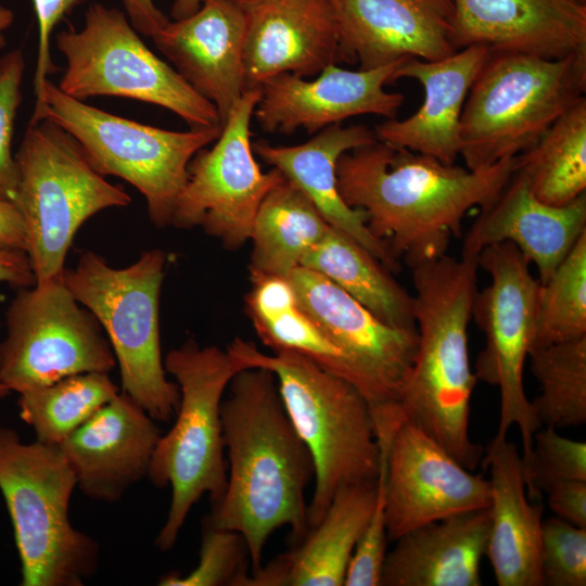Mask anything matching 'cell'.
Returning a JSON list of instances; mask_svg holds the SVG:
<instances>
[{
  "instance_id": "obj_1",
  "label": "cell",
  "mask_w": 586,
  "mask_h": 586,
  "mask_svg": "<svg viewBox=\"0 0 586 586\" xmlns=\"http://www.w3.org/2000/svg\"><path fill=\"white\" fill-rule=\"evenodd\" d=\"M228 387L220 405L227 486L204 522L240 533L255 572L275 531L288 526L295 544L306 536L305 491L315 477V464L289 418L272 371L243 369Z\"/></svg>"
},
{
  "instance_id": "obj_2",
  "label": "cell",
  "mask_w": 586,
  "mask_h": 586,
  "mask_svg": "<svg viewBox=\"0 0 586 586\" xmlns=\"http://www.w3.org/2000/svg\"><path fill=\"white\" fill-rule=\"evenodd\" d=\"M518 165L519 155L471 170L377 140L342 154L336 180L343 201L411 268L445 255L466 214L491 204Z\"/></svg>"
},
{
  "instance_id": "obj_3",
  "label": "cell",
  "mask_w": 586,
  "mask_h": 586,
  "mask_svg": "<svg viewBox=\"0 0 586 586\" xmlns=\"http://www.w3.org/2000/svg\"><path fill=\"white\" fill-rule=\"evenodd\" d=\"M477 256L442 255L411 267L418 345L397 402L402 418L474 470L483 448L469 434L477 379L470 367L468 326L477 292Z\"/></svg>"
},
{
  "instance_id": "obj_4",
  "label": "cell",
  "mask_w": 586,
  "mask_h": 586,
  "mask_svg": "<svg viewBox=\"0 0 586 586\" xmlns=\"http://www.w3.org/2000/svg\"><path fill=\"white\" fill-rule=\"evenodd\" d=\"M227 352L243 369L265 368L277 379L289 418L315 464L309 528L319 523L340 488L378 479L374 422L368 402L353 384L293 352L266 355L238 337Z\"/></svg>"
},
{
  "instance_id": "obj_5",
  "label": "cell",
  "mask_w": 586,
  "mask_h": 586,
  "mask_svg": "<svg viewBox=\"0 0 586 586\" xmlns=\"http://www.w3.org/2000/svg\"><path fill=\"white\" fill-rule=\"evenodd\" d=\"M164 368L177 381L180 400L174 425L156 444L146 477L156 487H171L167 518L155 539L167 551L193 505L207 494L215 506L225 493L228 464L220 405L229 382L243 368L227 349L201 347L193 340L169 351Z\"/></svg>"
},
{
  "instance_id": "obj_6",
  "label": "cell",
  "mask_w": 586,
  "mask_h": 586,
  "mask_svg": "<svg viewBox=\"0 0 586 586\" xmlns=\"http://www.w3.org/2000/svg\"><path fill=\"white\" fill-rule=\"evenodd\" d=\"M585 91L586 53L550 60L489 52L461 113L466 167L488 168L525 152Z\"/></svg>"
},
{
  "instance_id": "obj_7",
  "label": "cell",
  "mask_w": 586,
  "mask_h": 586,
  "mask_svg": "<svg viewBox=\"0 0 586 586\" xmlns=\"http://www.w3.org/2000/svg\"><path fill=\"white\" fill-rule=\"evenodd\" d=\"M75 474L59 445L24 443L0 425V491L21 561L22 586H81L98 570L100 547L69 520Z\"/></svg>"
},
{
  "instance_id": "obj_8",
  "label": "cell",
  "mask_w": 586,
  "mask_h": 586,
  "mask_svg": "<svg viewBox=\"0 0 586 586\" xmlns=\"http://www.w3.org/2000/svg\"><path fill=\"white\" fill-rule=\"evenodd\" d=\"M166 254L143 252L131 265L111 266L85 251L63 282L75 300L100 323L119 367L123 392L160 422L175 418L180 392L168 381L160 340V295Z\"/></svg>"
},
{
  "instance_id": "obj_9",
  "label": "cell",
  "mask_w": 586,
  "mask_h": 586,
  "mask_svg": "<svg viewBox=\"0 0 586 586\" xmlns=\"http://www.w3.org/2000/svg\"><path fill=\"white\" fill-rule=\"evenodd\" d=\"M20 209L36 283L63 278L79 228L95 214L125 207L130 195L89 163L79 143L48 119L30 122L15 154Z\"/></svg>"
},
{
  "instance_id": "obj_10",
  "label": "cell",
  "mask_w": 586,
  "mask_h": 586,
  "mask_svg": "<svg viewBox=\"0 0 586 586\" xmlns=\"http://www.w3.org/2000/svg\"><path fill=\"white\" fill-rule=\"evenodd\" d=\"M48 119L68 132L102 176L119 177L145 199L156 227L171 225L192 157L222 127L173 131L117 116L62 92L48 79L30 122Z\"/></svg>"
},
{
  "instance_id": "obj_11",
  "label": "cell",
  "mask_w": 586,
  "mask_h": 586,
  "mask_svg": "<svg viewBox=\"0 0 586 586\" xmlns=\"http://www.w3.org/2000/svg\"><path fill=\"white\" fill-rule=\"evenodd\" d=\"M56 46L66 59L58 87L72 98L123 97L167 109L193 129L222 127L215 105L156 56L116 9L90 5L82 29L60 31Z\"/></svg>"
},
{
  "instance_id": "obj_12",
  "label": "cell",
  "mask_w": 586,
  "mask_h": 586,
  "mask_svg": "<svg viewBox=\"0 0 586 586\" xmlns=\"http://www.w3.org/2000/svg\"><path fill=\"white\" fill-rule=\"evenodd\" d=\"M5 328L0 383L10 392L22 394L79 373H109L116 365L100 323L63 278L20 289L7 309Z\"/></svg>"
},
{
  "instance_id": "obj_13",
  "label": "cell",
  "mask_w": 586,
  "mask_h": 586,
  "mask_svg": "<svg viewBox=\"0 0 586 586\" xmlns=\"http://www.w3.org/2000/svg\"><path fill=\"white\" fill-rule=\"evenodd\" d=\"M479 267L491 278L477 291L472 319L485 335L474 374L477 381L495 385L500 393V418L496 436H507L517 425L522 438V462L531 455L533 435L542 426L523 384L530 354L540 282L530 270V262L509 242L484 247L477 254Z\"/></svg>"
},
{
  "instance_id": "obj_14",
  "label": "cell",
  "mask_w": 586,
  "mask_h": 586,
  "mask_svg": "<svg viewBox=\"0 0 586 586\" xmlns=\"http://www.w3.org/2000/svg\"><path fill=\"white\" fill-rule=\"evenodd\" d=\"M259 97V87L244 91L215 144L192 157L171 218L173 226L200 227L231 251L251 240L260 203L284 180L276 168L263 173L254 157L251 119Z\"/></svg>"
},
{
  "instance_id": "obj_15",
  "label": "cell",
  "mask_w": 586,
  "mask_h": 586,
  "mask_svg": "<svg viewBox=\"0 0 586 586\" xmlns=\"http://www.w3.org/2000/svg\"><path fill=\"white\" fill-rule=\"evenodd\" d=\"M301 309L347 357L370 408L397 403L410 374L417 329L379 320L323 275L303 266L288 276Z\"/></svg>"
},
{
  "instance_id": "obj_16",
  "label": "cell",
  "mask_w": 586,
  "mask_h": 586,
  "mask_svg": "<svg viewBox=\"0 0 586 586\" xmlns=\"http://www.w3.org/2000/svg\"><path fill=\"white\" fill-rule=\"evenodd\" d=\"M489 480L470 473L419 426L402 420L387 451L385 525L388 540L425 523L488 508Z\"/></svg>"
},
{
  "instance_id": "obj_17",
  "label": "cell",
  "mask_w": 586,
  "mask_h": 586,
  "mask_svg": "<svg viewBox=\"0 0 586 586\" xmlns=\"http://www.w3.org/2000/svg\"><path fill=\"white\" fill-rule=\"evenodd\" d=\"M406 59L388 65L351 71L336 64L326 66L318 77L282 73L259 86L260 97L253 116L266 132L292 135L298 128L308 135L365 114L397 118L404 95L388 92L385 86Z\"/></svg>"
},
{
  "instance_id": "obj_18",
  "label": "cell",
  "mask_w": 586,
  "mask_h": 586,
  "mask_svg": "<svg viewBox=\"0 0 586 586\" xmlns=\"http://www.w3.org/2000/svg\"><path fill=\"white\" fill-rule=\"evenodd\" d=\"M341 62L359 69L403 59L434 61L455 53L453 0H328Z\"/></svg>"
},
{
  "instance_id": "obj_19",
  "label": "cell",
  "mask_w": 586,
  "mask_h": 586,
  "mask_svg": "<svg viewBox=\"0 0 586 586\" xmlns=\"http://www.w3.org/2000/svg\"><path fill=\"white\" fill-rule=\"evenodd\" d=\"M245 17L243 65L246 90L282 73L319 74L341 62L328 0H238Z\"/></svg>"
},
{
  "instance_id": "obj_20",
  "label": "cell",
  "mask_w": 586,
  "mask_h": 586,
  "mask_svg": "<svg viewBox=\"0 0 586 586\" xmlns=\"http://www.w3.org/2000/svg\"><path fill=\"white\" fill-rule=\"evenodd\" d=\"M148 412L122 392L60 445L87 497L118 501L148 476L161 431Z\"/></svg>"
},
{
  "instance_id": "obj_21",
  "label": "cell",
  "mask_w": 586,
  "mask_h": 586,
  "mask_svg": "<svg viewBox=\"0 0 586 586\" xmlns=\"http://www.w3.org/2000/svg\"><path fill=\"white\" fill-rule=\"evenodd\" d=\"M453 1L456 50L477 44L550 60L586 53L584 0Z\"/></svg>"
},
{
  "instance_id": "obj_22",
  "label": "cell",
  "mask_w": 586,
  "mask_h": 586,
  "mask_svg": "<svg viewBox=\"0 0 586 586\" xmlns=\"http://www.w3.org/2000/svg\"><path fill=\"white\" fill-rule=\"evenodd\" d=\"M245 17L238 0H203L193 14L168 24L152 39L157 50L202 97L221 124L246 91Z\"/></svg>"
},
{
  "instance_id": "obj_23",
  "label": "cell",
  "mask_w": 586,
  "mask_h": 586,
  "mask_svg": "<svg viewBox=\"0 0 586 586\" xmlns=\"http://www.w3.org/2000/svg\"><path fill=\"white\" fill-rule=\"evenodd\" d=\"M585 231V193L562 206L546 204L517 168L498 196L481 208L464 238L462 254L477 256L486 246L512 243L536 266L544 282Z\"/></svg>"
},
{
  "instance_id": "obj_24",
  "label": "cell",
  "mask_w": 586,
  "mask_h": 586,
  "mask_svg": "<svg viewBox=\"0 0 586 586\" xmlns=\"http://www.w3.org/2000/svg\"><path fill=\"white\" fill-rule=\"evenodd\" d=\"M489 51L472 44L434 61L406 59L394 79L412 78L421 84V106L408 118L387 119L375 126L379 141L454 164L460 152L459 128L469 90Z\"/></svg>"
},
{
  "instance_id": "obj_25",
  "label": "cell",
  "mask_w": 586,
  "mask_h": 586,
  "mask_svg": "<svg viewBox=\"0 0 586 586\" xmlns=\"http://www.w3.org/2000/svg\"><path fill=\"white\" fill-rule=\"evenodd\" d=\"M366 125H330L297 145H272L265 140L252 143L253 151L300 188L333 228L349 235L388 270L400 269L388 245L374 237L362 209L349 207L337 189L336 164L342 154L377 141Z\"/></svg>"
},
{
  "instance_id": "obj_26",
  "label": "cell",
  "mask_w": 586,
  "mask_h": 586,
  "mask_svg": "<svg viewBox=\"0 0 586 586\" xmlns=\"http://www.w3.org/2000/svg\"><path fill=\"white\" fill-rule=\"evenodd\" d=\"M484 466L491 479V530L485 555L499 586H543V506L526 495L521 454L507 436H495Z\"/></svg>"
},
{
  "instance_id": "obj_27",
  "label": "cell",
  "mask_w": 586,
  "mask_h": 586,
  "mask_svg": "<svg viewBox=\"0 0 586 586\" xmlns=\"http://www.w3.org/2000/svg\"><path fill=\"white\" fill-rule=\"evenodd\" d=\"M377 480L340 488L297 546L251 572L246 586H342L372 515Z\"/></svg>"
},
{
  "instance_id": "obj_28",
  "label": "cell",
  "mask_w": 586,
  "mask_h": 586,
  "mask_svg": "<svg viewBox=\"0 0 586 586\" xmlns=\"http://www.w3.org/2000/svg\"><path fill=\"white\" fill-rule=\"evenodd\" d=\"M489 530V508H483L405 533L385 556L380 586H481Z\"/></svg>"
},
{
  "instance_id": "obj_29",
  "label": "cell",
  "mask_w": 586,
  "mask_h": 586,
  "mask_svg": "<svg viewBox=\"0 0 586 586\" xmlns=\"http://www.w3.org/2000/svg\"><path fill=\"white\" fill-rule=\"evenodd\" d=\"M301 266L330 279L382 322L417 329L413 296L378 258L341 230L331 227L304 255Z\"/></svg>"
},
{
  "instance_id": "obj_30",
  "label": "cell",
  "mask_w": 586,
  "mask_h": 586,
  "mask_svg": "<svg viewBox=\"0 0 586 586\" xmlns=\"http://www.w3.org/2000/svg\"><path fill=\"white\" fill-rule=\"evenodd\" d=\"M331 227L310 199L284 178L257 211L250 275L286 277Z\"/></svg>"
},
{
  "instance_id": "obj_31",
  "label": "cell",
  "mask_w": 586,
  "mask_h": 586,
  "mask_svg": "<svg viewBox=\"0 0 586 586\" xmlns=\"http://www.w3.org/2000/svg\"><path fill=\"white\" fill-rule=\"evenodd\" d=\"M262 342L273 353L300 354L360 392L359 377L343 352L301 309L293 286L281 280L258 286L245 301Z\"/></svg>"
},
{
  "instance_id": "obj_32",
  "label": "cell",
  "mask_w": 586,
  "mask_h": 586,
  "mask_svg": "<svg viewBox=\"0 0 586 586\" xmlns=\"http://www.w3.org/2000/svg\"><path fill=\"white\" fill-rule=\"evenodd\" d=\"M519 171L542 202L562 206L586 191V98L519 155Z\"/></svg>"
},
{
  "instance_id": "obj_33",
  "label": "cell",
  "mask_w": 586,
  "mask_h": 586,
  "mask_svg": "<svg viewBox=\"0 0 586 586\" xmlns=\"http://www.w3.org/2000/svg\"><path fill=\"white\" fill-rule=\"evenodd\" d=\"M118 393L106 372L74 374L20 394V417L37 441L60 445Z\"/></svg>"
},
{
  "instance_id": "obj_34",
  "label": "cell",
  "mask_w": 586,
  "mask_h": 586,
  "mask_svg": "<svg viewBox=\"0 0 586 586\" xmlns=\"http://www.w3.org/2000/svg\"><path fill=\"white\" fill-rule=\"evenodd\" d=\"M540 394L531 400L540 425L555 429L586 423V336L530 352Z\"/></svg>"
},
{
  "instance_id": "obj_35",
  "label": "cell",
  "mask_w": 586,
  "mask_h": 586,
  "mask_svg": "<svg viewBox=\"0 0 586 586\" xmlns=\"http://www.w3.org/2000/svg\"><path fill=\"white\" fill-rule=\"evenodd\" d=\"M584 336H586V231L550 277L540 282L531 351Z\"/></svg>"
},
{
  "instance_id": "obj_36",
  "label": "cell",
  "mask_w": 586,
  "mask_h": 586,
  "mask_svg": "<svg viewBox=\"0 0 586 586\" xmlns=\"http://www.w3.org/2000/svg\"><path fill=\"white\" fill-rule=\"evenodd\" d=\"M251 568L244 537L234 531L220 530L203 522L200 560L187 575L162 576V586H246Z\"/></svg>"
},
{
  "instance_id": "obj_37",
  "label": "cell",
  "mask_w": 586,
  "mask_h": 586,
  "mask_svg": "<svg viewBox=\"0 0 586 586\" xmlns=\"http://www.w3.org/2000/svg\"><path fill=\"white\" fill-rule=\"evenodd\" d=\"M532 498L562 481H586V443L561 436L552 426L533 435L530 458L522 462Z\"/></svg>"
},
{
  "instance_id": "obj_38",
  "label": "cell",
  "mask_w": 586,
  "mask_h": 586,
  "mask_svg": "<svg viewBox=\"0 0 586 586\" xmlns=\"http://www.w3.org/2000/svg\"><path fill=\"white\" fill-rule=\"evenodd\" d=\"M395 428L379 425L375 430L380 448V469L377 479V500L370 521L349 561L344 585L380 586V576L386 556L385 471L388 446Z\"/></svg>"
},
{
  "instance_id": "obj_39",
  "label": "cell",
  "mask_w": 586,
  "mask_h": 586,
  "mask_svg": "<svg viewBox=\"0 0 586 586\" xmlns=\"http://www.w3.org/2000/svg\"><path fill=\"white\" fill-rule=\"evenodd\" d=\"M543 586L586 585V528L560 518L542 522Z\"/></svg>"
},
{
  "instance_id": "obj_40",
  "label": "cell",
  "mask_w": 586,
  "mask_h": 586,
  "mask_svg": "<svg viewBox=\"0 0 586 586\" xmlns=\"http://www.w3.org/2000/svg\"><path fill=\"white\" fill-rule=\"evenodd\" d=\"M25 60L20 49L0 59V196L14 202L17 167L12 154V139L17 109L22 102Z\"/></svg>"
},
{
  "instance_id": "obj_41",
  "label": "cell",
  "mask_w": 586,
  "mask_h": 586,
  "mask_svg": "<svg viewBox=\"0 0 586 586\" xmlns=\"http://www.w3.org/2000/svg\"><path fill=\"white\" fill-rule=\"evenodd\" d=\"M85 0H33L38 22V53L34 76L36 98L42 91L48 77L58 68L51 59L50 40L54 27L75 7Z\"/></svg>"
},
{
  "instance_id": "obj_42",
  "label": "cell",
  "mask_w": 586,
  "mask_h": 586,
  "mask_svg": "<svg viewBox=\"0 0 586 586\" xmlns=\"http://www.w3.org/2000/svg\"><path fill=\"white\" fill-rule=\"evenodd\" d=\"M549 508L563 521L586 528V481H562L547 492Z\"/></svg>"
},
{
  "instance_id": "obj_43",
  "label": "cell",
  "mask_w": 586,
  "mask_h": 586,
  "mask_svg": "<svg viewBox=\"0 0 586 586\" xmlns=\"http://www.w3.org/2000/svg\"><path fill=\"white\" fill-rule=\"evenodd\" d=\"M0 282L18 289L36 284V277L25 251L0 246Z\"/></svg>"
},
{
  "instance_id": "obj_44",
  "label": "cell",
  "mask_w": 586,
  "mask_h": 586,
  "mask_svg": "<svg viewBox=\"0 0 586 586\" xmlns=\"http://www.w3.org/2000/svg\"><path fill=\"white\" fill-rule=\"evenodd\" d=\"M129 22L133 28L153 37L169 22L168 17L155 5L154 0H122Z\"/></svg>"
},
{
  "instance_id": "obj_45",
  "label": "cell",
  "mask_w": 586,
  "mask_h": 586,
  "mask_svg": "<svg viewBox=\"0 0 586 586\" xmlns=\"http://www.w3.org/2000/svg\"><path fill=\"white\" fill-rule=\"evenodd\" d=\"M0 246L26 252L24 220L15 203L0 196Z\"/></svg>"
},
{
  "instance_id": "obj_46",
  "label": "cell",
  "mask_w": 586,
  "mask_h": 586,
  "mask_svg": "<svg viewBox=\"0 0 586 586\" xmlns=\"http://www.w3.org/2000/svg\"><path fill=\"white\" fill-rule=\"evenodd\" d=\"M203 0H175L171 8V17L174 21L182 20L196 12Z\"/></svg>"
},
{
  "instance_id": "obj_47",
  "label": "cell",
  "mask_w": 586,
  "mask_h": 586,
  "mask_svg": "<svg viewBox=\"0 0 586 586\" xmlns=\"http://www.w3.org/2000/svg\"><path fill=\"white\" fill-rule=\"evenodd\" d=\"M13 21L12 10L0 5V50L5 46L4 31L13 24Z\"/></svg>"
},
{
  "instance_id": "obj_48",
  "label": "cell",
  "mask_w": 586,
  "mask_h": 586,
  "mask_svg": "<svg viewBox=\"0 0 586 586\" xmlns=\"http://www.w3.org/2000/svg\"><path fill=\"white\" fill-rule=\"evenodd\" d=\"M10 393L11 392L3 384L0 383V398H4Z\"/></svg>"
},
{
  "instance_id": "obj_49",
  "label": "cell",
  "mask_w": 586,
  "mask_h": 586,
  "mask_svg": "<svg viewBox=\"0 0 586 586\" xmlns=\"http://www.w3.org/2000/svg\"><path fill=\"white\" fill-rule=\"evenodd\" d=\"M584 1H586V0H584Z\"/></svg>"
}]
</instances>
